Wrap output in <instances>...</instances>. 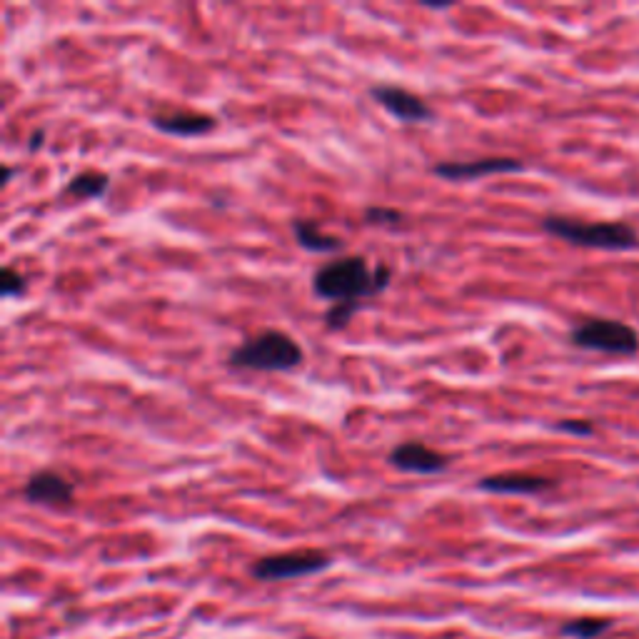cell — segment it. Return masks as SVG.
<instances>
[{
  "label": "cell",
  "instance_id": "17",
  "mask_svg": "<svg viewBox=\"0 0 639 639\" xmlns=\"http://www.w3.org/2000/svg\"><path fill=\"white\" fill-rule=\"evenodd\" d=\"M25 290H28V283H25V278L20 273H15L13 268H5L3 270V298H20V295H25Z\"/></svg>",
  "mask_w": 639,
  "mask_h": 639
},
{
  "label": "cell",
  "instance_id": "20",
  "mask_svg": "<svg viewBox=\"0 0 639 639\" xmlns=\"http://www.w3.org/2000/svg\"><path fill=\"white\" fill-rule=\"evenodd\" d=\"M422 8H427V10H450V8H455V3H422Z\"/></svg>",
  "mask_w": 639,
  "mask_h": 639
},
{
  "label": "cell",
  "instance_id": "14",
  "mask_svg": "<svg viewBox=\"0 0 639 639\" xmlns=\"http://www.w3.org/2000/svg\"><path fill=\"white\" fill-rule=\"evenodd\" d=\"M607 627H610V622L607 620H597V617H582V620L570 622V625L565 627V635L577 637V639H595V637H600L602 632H607Z\"/></svg>",
  "mask_w": 639,
  "mask_h": 639
},
{
  "label": "cell",
  "instance_id": "12",
  "mask_svg": "<svg viewBox=\"0 0 639 639\" xmlns=\"http://www.w3.org/2000/svg\"><path fill=\"white\" fill-rule=\"evenodd\" d=\"M293 235L300 248H305L308 253L327 255L342 250V240L337 235L322 233L320 225L313 223V220H293Z\"/></svg>",
  "mask_w": 639,
  "mask_h": 639
},
{
  "label": "cell",
  "instance_id": "1",
  "mask_svg": "<svg viewBox=\"0 0 639 639\" xmlns=\"http://www.w3.org/2000/svg\"><path fill=\"white\" fill-rule=\"evenodd\" d=\"M390 280V265L380 263L377 268H370L365 258L347 255L322 265L313 278V290L318 298L332 300V303H360L387 290Z\"/></svg>",
  "mask_w": 639,
  "mask_h": 639
},
{
  "label": "cell",
  "instance_id": "3",
  "mask_svg": "<svg viewBox=\"0 0 639 639\" xmlns=\"http://www.w3.org/2000/svg\"><path fill=\"white\" fill-rule=\"evenodd\" d=\"M542 228L555 238L567 240L580 248L597 250H627L637 245V233L625 223H582L565 215H547Z\"/></svg>",
  "mask_w": 639,
  "mask_h": 639
},
{
  "label": "cell",
  "instance_id": "7",
  "mask_svg": "<svg viewBox=\"0 0 639 639\" xmlns=\"http://www.w3.org/2000/svg\"><path fill=\"white\" fill-rule=\"evenodd\" d=\"M387 462L395 470L410 472V475H437V472L447 470L450 457L422 445V442H402V445L392 447Z\"/></svg>",
  "mask_w": 639,
  "mask_h": 639
},
{
  "label": "cell",
  "instance_id": "8",
  "mask_svg": "<svg viewBox=\"0 0 639 639\" xmlns=\"http://www.w3.org/2000/svg\"><path fill=\"white\" fill-rule=\"evenodd\" d=\"M23 497L33 505L45 507H70L75 497V487L55 470H38L25 482Z\"/></svg>",
  "mask_w": 639,
  "mask_h": 639
},
{
  "label": "cell",
  "instance_id": "18",
  "mask_svg": "<svg viewBox=\"0 0 639 639\" xmlns=\"http://www.w3.org/2000/svg\"><path fill=\"white\" fill-rule=\"evenodd\" d=\"M555 430L570 432V435L587 437V435H592V432H595V425H592L590 420H560L555 425Z\"/></svg>",
  "mask_w": 639,
  "mask_h": 639
},
{
  "label": "cell",
  "instance_id": "2",
  "mask_svg": "<svg viewBox=\"0 0 639 639\" xmlns=\"http://www.w3.org/2000/svg\"><path fill=\"white\" fill-rule=\"evenodd\" d=\"M303 347L280 330H263L235 347L228 357L230 367L255 372H288L303 362Z\"/></svg>",
  "mask_w": 639,
  "mask_h": 639
},
{
  "label": "cell",
  "instance_id": "15",
  "mask_svg": "<svg viewBox=\"0 0 639 639\" xmlns=\"http://www.w3.org/2000/svg\"><path fill=\"white\" fill-rule=\"evenodd\" d=\"M357 308H360V303H332V308L325 313L327 330H342V327L350 325Z\"/></svg>",
  "mask_w": 639,
  "mask_h": 639
},
{
  "label": "cell",
  "instance_id": "9",
  "mask_svg": "<svg viewBox=\"0 0 639 639\" xmlns=\"http://www.w3.org/2000/svg\"><path fill=\"white\" fill-rule=\"evenodd\" d=\"M525 165L517 158H482L470 163H437L432 173L442 180H477L495 173H520Z\"/></svg>",
  "mask_w": 639,
  "mask_h": 639
},
{
  "label": "cell",
  "instance_id": "5",
  "mask_svg": "<svg viewBox=\"0 0 639 639\" xmlns=\"http://www.w3.org/2000/svg\"><path fill=\"white\" fill-rule=\"evenodd\" d=\"M325 567H330V557L322 552H288V555H273L255 562L253 577L265 582L295 580V577L322 572Z\"/></svg>",
  "mask_w": 639,
  "mask_h": 639
},
{
  "label": "cell",
  "instance_id": "4",
  "mask_svg": "<svg viewBox=\"0 0 639 639\" xmlns=\"http://www.w3.org/2000/svg\"><path fill=\"white\" fill-rule=\"evenodd\" d=\"M572 345L582 350L610 352V355H635L639 350V335L635 327L620 320L590 318L572 330Z\"/></svg>",
  "mask_w": 639,
  "mask_h": 639
},
{
  "label": "cell",
  "instance_id": "16",
  "mask_svg": "<svg viewBox=\"0 0 639 639\" xmlns=\"http://www.w3.org/2000/svg\"><path fill=\"white\" fill-rule=\"evenodd\" d=\"M365 220L370 225H400L402 213L395 208H382V205H372L365 210Z\"/></svg>",
  "mask_w": 639,
  "mask_h": 639
},
{
  "label": "cell",
  "instance_id": "11",
  "mask_svg": "<svg viewBox=\"0 0 639 639\" xmlns=\"http://www.w3.org/2000/svg\"><path fill=\"white\" fill-rule=\"evenodd\" d=\"M153 125L160 133L173 135V138H198V135L213 133V130L218 128V120H215L213 115L180 110V113L155 115Z\"/></svg>",
  "mask_w": 639,
  "mask_h": 639
},
{
  "label": "cell",
  "instance_id": "10",
  "mask_svg": "<svg viewBox=\"0 0 639 639\" xmlns=\"http://www.w3.org/2000/svg\"><path fill=\"white\" fill-rule=\"evenodd\" d=\"M550 487H555V480L530 475V472H500V475H487L480 480V490L495 492V495H537Z\"/></svg>",
  "mask_w": 639,
  "mask_h": 639
},
{
  "label": "cell",
  "instance_id": "13",
  "mask_svg": "<svg viewBox=\"0 0 639 639\" xmlns=\"http://www.w3.org/2000/svg\"><path fill=\"white\" fill-rule=\"evenodd\" d=\"M110 188V178L105 173H80L75 178H70V183L65 185L63 195H73L80 200H100Z\"/></svg>",
  "mask_w": 639,
  "mask_h": 639
},
{
  "label": "cell",
  "instance_id": "19",
  "mask_svg": "<svg viewBox=\"0 0 639 639\" xmlns=\"http://www.w3.org/2000/svg\"><path fill=\"white\" fill-rule=\"evenodd\" d=\"M43 138H45L43 130H35L33 138H30V145H28V148H30V150H38V145H43Z\"/></svg>",
  "mask_w": 639,
  "mask_h": 639
},
{
  "label": "cell",
  "instance_id": "6",
  "mask_svg": "<svg viewBox=\"0 0 639 639\" xmlns=\"http://www.w3.org/2000/svg\"><path fill=\"white\" fill-rule=\"evenodd\" d=\"M370 98L400 123H430L435 118L432 108L420 95L410 93L400 85H372Z\"/></svg>",
  "mask_w": 639,
  "mask_h": 639
}]
</instances>
